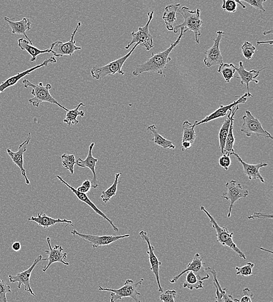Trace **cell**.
Wrapping results in <instances>:
<instances>
[{
  "label": "cell",
  "mask_w": 273,
  "mask_h": 302,
  "mask_svg": "<svg viewBox=\"0 0 273 302\" xmlns=\"http://www.w3.org/2000/svg\"><path fill=\"white\" fill-rule=\"evenodd\" d=\"M179 7L180 4H170L165 8L162 19L165 21L166 28L169 31H173L174 28L178 25L176 15Z\"/></svg>",
  "instance_id": "obj_26"
},
{
  "label": "cell",
  "mask_w": 273,
  "mask_h": 302,
  "mask_svg": "<svg viewBox=\"0 0 273 302\" xmlns=\"http://www.w3.org/2000/svg\"><path fill=\"white\" fill-rule=\"evenodd\" d=\"M200 210L203 211L209 217L210 222L212 225L213 228L216 230L217 242H219L222 245L228 246L229 248L233 250L235 253H237L241 258L246 260V257L244 254L242 253L241 249L235 244L233 241V233H230L228 228H222L218 224L215 218L205 209L204 207H201Z\"/></svg>",
  "instance_id": "obj_6"
},
{
  "label": "cell",
  "mask_w": 273,
  "mask_h": 302,
  "mask_svg": "<svg viewBox=\"0 0 273 302\" xmlns=\"http://www.w3.org/2000/svg\"><path fill=\"white\" fill-rule=\"evenodd\" d=\"M243 121L241 127V132L245 133L247 137H251L255 134L256 136L270 138L273 140L271 134L265 131L260 121L252 114L249 111H245V115L242 117Z\"/></svg>",
  "instance_id": "obj_8"
},
{
  "label": "cell",
  "mask_w": 273,
  "mask_h": 302,
  "mask_svg": "<svg viewBox=\"0 0 273 302\" xmlns=\"http://www.w3.org/2000/svg\"><path fill=\"white\" fill-rule=\"evenodd\" d=\"M237 97L239 98L238 100H234L232 104L229 105V106H220L217 110L212 113L211 115L206 117L203 120L200 121L196 120L194 124H193V127L195 128L196 127H197V125L208 123L212 120L220 118V117L228 115V111L233 110V108L238 106L239 104H245L247 102V98H253L254 96L253 95H249L246 93L242 96H237Z\"/></svg>",
  "instance_id": "obj_12"
},
{
  "label": "cell",
  "mask_w": 273,
  "mask_h": 302,
  "mask_svg": "<svg viewBox=\"0 0 273 302\" xmlns=\"http://www.w3.org/2000/svg\"><path fill=\"white\" fill-rule=\"evenodd\" d=\"M180 30V33L177 39L171 44L169 48L163 52L157 54L152 53V56L149 60L136 66V69L132 72L133 76L138 77V76L145 72H155L162 75L163 70L167 68L168 64L171 61V58L169 57L170 53L180 43V40L184 36V29L182 28Z\"/></svg>",
  "instance_id": "obj_1"
},
{
  "label": "cell",
  "mask_w": 273,
  "mask_h": 302,
  "mask_svg": "<svg viewBox=\"0 0 273 302\" xmlns=\"http://www.w3.org/2000/svg\"><path fill=\"white\" fill-rule=\"evenodd\" d=\"M23 84L26 89L29 87L32 89L31 94L33 95V97L29 100V103L32 104L33 107H39L41 103H49L57 105L66 112L69 111L68 109L62 106L50 94V90L52 89V86L50 83L44 86L43 83L40 82L38 85H36L27 79H24Z\"/></svg>",
  "instance_id": "obj_3"
},
{
  "label": "cell",
  "mask_w": 273,
  "mask_h": 302,
  "mask_svg": "<svg viewBox=\"0 0 273 302\" xmlns=\"http://www.w3.org/2000/svg\"><path fill=\"white\" fill-rule=\"evenodd\" d=\"M12 249L15 251H18L21 249V244L19 242H15L12 245Z\"/></svg>",
  "instance_id": "obj_50"
},
{
  "label": "cell",
  "mask_w": 273,
  "mask_h": 302,
  "mask_svg": "<svg viewBox=\"0 0 273 302\" xmlns=\"http://www.w3.org/2000/svg\"><path fill=\"white\" fill-rule=\"evenodd\" d=\"M138 44H135L133 48L128 54L115 61H113L109 64L103 66H94L90 70L92 78L96 80H100L108 76L114 75L119 73L124 75L125 72L123 70V65L126 61L131 56L135 49L138 47Z\"/></svg>",
  "instance_id": "obj_4"
},
{
  "label": "cell",
  "mask_w": 273,
  "mask_h": 302,
  "mask_svg": "<svg viewBox=\"0 0 273 302\" xmlns=\"http://www.w3.org/2000/svg\"><path fill=\"white\" fill-rule=\"evenodd\" d=\"M255 46L249 41L244 42L241 47L243 56L247 60H251L255 54Z\"/></svg>",
  "instance_id": "obj_38"
},
{
  "label": "cell",
  "mask_w": 273,
  "mask_h": 302,
  "mask_svg": "<svg viewBox=\"0 0 273 302\" xmlns=\"http://www.w3.org/2000/svg\"><path fill=\"white\" fill-rule=\"evenodd\" d=\"M239 110L238 106L234 108V110L232 112V119H231V123L230 125V129L228 133V137H226L225 147L222 155H225V156L230 157L234 155L235 153L234 149V145L235 143V138L233 134V125L234 122V117L235 113Z\"/></svg>",
  "instance_id": "obj_27"
},
{
  "label": "cell",
  "mask_w": 273,
  "mask_h": 302,
  "mask_svg": "<svg viewBox=\"0 0 273 302\" xmlns=\"http://www.w3.org/2000/svg\"><path fill=\"white\" fill-rule=\"evenodd\" d=\"M242 296L239 301L240 302H253L252 299L254 297L253 293H252L250 289L247 288H245L243 289L242 291Z\"/></svg>",
  "instance_id": "obj_45"
},
{
  "label": "cell",
  "mask_w": 273,
  "mask_h": 302,
  "mask_svg": "<svg viewBox=\"0 0 273 302\" xmlns=\"http://www.w3.org/2000/svg\"><path fill=\"white\" fill-rule=\"evenodd\" d=\"M236 2V3L237 4H239V5H241V7L243 8V9H245V8H246V7L244 5H243V4H242V3L241 1H235Z\"/></svg>",
  "instance_id": "obj_53"
},
{
  "label": "cell",
  "mask_w": 273,
  "mask_h": 302,
  "mask_svg": "<svg viewBox=\"0 0 273 302\" xmlns=\"http://www.w3.org/2000/svg\"><path fill=\"white\" fill-rule=\"evenodd\" d=\"M241 2L246 3L249 4L251 6L256 8V9L263 12L266 11L265 9H264V8L263 6V4L264 2H266V0H249V1H246V0H245V1H242Z\"/></svg>",
  "instance_id": "obj_43"
},
{
  "label": "cell",
  "mask_w": 273,
  "mask_h": 302,
  "mask_svg": "<svg viewBox=\"0 0 273 302\" xmlns=\"http://www.w3.org/2000/svg\"><path fill=\"white\" fill-rule=\"evenodd\" d=\"M28 220L29 221L36 222L37 224L44 229L49 228L50 226L58 223H65L74 226L72 221L66 219L62 220L60 218H58V219H53V218L50 217L46 215V214L43 213H38L37 217L32 216L28 218Z\"/></svg>",
  "instance_id": "obj_25"
},
{
  "label": "cell",
  "mask_w": 273,
  "mask_h": 302,
  "mask_svg": "<svg viewBox=\"0 0 273 302\" xmlns=\"http://www.w3.org/2000/svg\"><path fill=\"white\" fill-rule=\"evenodd\" d=\"M81 27V22H79L78 23L77 27L74 29L72 34H71V39L69 41L66 42V43H63L61 41H57L50 45L49 49L54 56L57 57H62L65 56L71 57L75 52L82 49L81 47H78L75 44L76 41L74 39L75 36L76 35L78 29Z\"/></svg>",
  "instance_id": "obj_9"
},
{
  "label": "cell",
  "mask_w": 273,
  "mask_h": 302,
  "mask_svg": "<svg viewBox=\"0 0 273 302\" xmlns=\"http://www.w3.org/2000/svg\"><path fill=\"white\" fill-rule=\"evenodd\" d=\"M225 187L226 191L222 193V198L230 202L228 214V217H230L234 204L242 198H245L248 196L249 192L243 189L240 183H237L234 180L226 183Z\"/></svg>",
  "instance_id": "obj_10"
},
{
  "label": "cell",
  "mask_w": 273,
  "mask_h": 302,
  "mask_svg": "<svg viewBox=\"0 0 273 302\" xmlns=\"http://www.w3.org/2000/svg\"><path fill=\"white\" fill-rule=\"evenodd\" d=\"M91 188V182L90 180L87 179L85 181H83L82 185L78 187L76 190L80 192L83 193V194H86V193L89 192Z\"/></svg>",
  "instance_id": "obj_47"
},
{
  "label": "cell",
  "mask_w": 273,
  "mask_h": 302,
  "mask_svg": "<svg viewBox=\"0 0 273 302\" xmlns=\"http://www.w3.org/2000/svg\"><path fill=\"white\" fill-rule=\"evenodd\" d=\"M204 287L203 281H201L194 272H187L186 282L183 284L184 288H188L190 290L193 289H203Z\"/></svg>",
  "instance_id": "obj_32"
},
{
  "label": "cell",
  "mask_w": 273,
  "mask_h": 302,
  "mask_svg": "<svg viewBox=\"0 0 273 302\" xmlns=\"http://www.w3.org/2000/svg\"><path fill=\"white\" fill-rule=\"evenodd\" d=\"M31 139V133H29L27 140L19 145L17 152H13L10 148L7 149V154L10 157L14 164L17 166L20 169L21 174H22L23 177L25 178V182H26L28 185L30 184V181H29L27 177L26 170H25L24 167V155L27 150V146L29 144V142H30Z\"/></svg>",
  "instance_id": "obj_19"
},
{
  "label": "cell",
  "mask_w": 273,
  "mask_h": 302,
  "mask_svg": "<svg viewBox=\"0 0 273 302\" xmlns=\"http://www.w3.org/2000/svg\"><path fill=\"white\" fill-rule=\"evenodd\" d=\"M222 10L228 12H235L237 9V3L235 0H223Z\"/></svg>",
  "instance_id": "obj_41"
},
{
  "label": "cell",
  "mask_w": 273,
  "mask_h": 302,
  "mask_svg": "<svg viewBox=\"0 0 273 302\" xmlns=\"http://www.w3.org/2000/svg\"><path fill=\"white\" fill-rule=\"evenodd\" d=\"M218 163L220 166L222 167L225 170H228L229 167L232 165V161L229 157L225 156V155H222L218 160Z\"/></svg>",
  "instance_id": "obj_44"
},
{
  "label": "cell",
  "mask_w": 273,
  "mask_h": 302,
  "mask_svg": "<svg viewBox=\"0 0 273 302\" xmlns=\"http://www.w3.org/2000/svg\"><path fill=\"white\" fill-rule=\"evenodd\" d=\"M178 12L183 16L184 22L176 25L173 32L177 33L182 28L184 29V33L190 31L194 33L196 43L199 44V37L201 35V29L203 23V20L200 18V10L198 8L195 11H191L190 8L183 7Z\"/></svg>",
  "instance_id": "obj_2"
},
{
  "label": "cell",
  "mask_w": 273,
  "mask_h": 302,
  "mask_svg": "<svg viewBox=\"0 0 273 302\" xmlns=\"http://www.w3.org/2000/svg\"><path fill=\"white\" fill-rule=\"evenodd\" d=\"M235 71L237 72L239 74V77H234L237 79H241V85H246L247 88V93L249 95H252L249 92V83L251 82H254L256 84H258L259 81L256 79L257 78L260 74L264 68H262L259 70H252L247 71L244 66L243 65L242 62H239V67H236L234 65Z\"/></svg>",
  "instance_id": "obj_21"
},
{
  "label": "cell",
  "mask_w": 273,
  "mask_h": 302,
  "mask_svg": "<svg viewBox=\"0 0 273 302\" xmlns=\"http://www.w3.org/2000/svg\"><path fill=\"white\" fill-rule=\"evenodd\" d=\"M12 29V33L15 35H24L27 38L31 44L33 45L32 41L29 39L27 35V32L31 29L32 23L27 18H24L19 21H14L13 19L8 17L4 18Z\"/></svg>",
  "instance_id": "obj_24"
},
{
  "label": "cell",
  "mask_w": 273,
  "mask_h": 302,
  "mask_svg": "<svg viewBox=\"0 0 273 302\" xmlns=\"http://www.w3.org/2000/svg\"><path fill=\"white\" fill-rule=\"evenodd\" d=\"M224 32L217 31V36L214 39V43L212 47L205 52L206 56L203 60L206 66L210 68L212 66L220 65L223 64V58L220 49V43Z\"/></svg>",
  "instance_id": "obj_13"
},
{
  "label": "cell",
  "mask_w": 273,
  "mask_h": 302,
  "mask_svg": "<svg viewBox=\"0 0 273 302\" xmlns=\"http://www.w3.org/2000/svg\"><path fill=\"white\" fill-rule=\"evenodd\" d=\"M147 130L153 134L152 141L155 144L161 146L164 149H174L175 148L173 142L164 138L158 133L156 125L154 124L149 125Z\"/></svg>",
  "instance_id": "obj_29"
},
{
  "label": "cell",
  "mask_w": 273,
  "mask_h": 302,
  "mask_svg": "<svg viewBox=\"0 0 273 302\" xmlns=\"http://www.w3.org/2000/svg\"><path fill=\"white\" fill-rule=\"evenodd\" d=\"M46 241L48 242L49 247V250H45V253L48 255L47 261H49L48 265L45 266L42 270L46 272L48 268L54 263H61L64 265L69 266L70 263L66 261L67 258V254L63 253V248L61 245H55L53 247L51 245V240L49 237L46 238Z\"/></svg>",
  "instance_id": "obj_18"
},
{
  "label": "cell",
  "mask_w": 273,
  "mask_h": 302,
  "mask_svg": "<svg viewBox=\"0 0 273 302\" xmlns=\"http://www.w3.org/2000/svg\"><path fill=\"white\" fill-rule=\"evenodd\" d=\"M263 35H267L269 34H272V29H270L269 31H265L263 33Z\"/></svg>",
  "instance_id": "obj_52"
},
{
  "label": "cell",
  "mask_w": 273,
  "mask_h": 302,
  "mask_svg": "<svg viewBox=\"0 0 273 302\" xmlns=\"http://www.w3.org/2000/svg\"><path fill=\"white\" fill-rule=\"evenodd\" d=\"M81 107H85V105L83 103H79L77 106H74L73 110H69L66 112L65 118L64 119V123H66L70 127L71 125H77L79 123V121L77 119L78 116L82 117L85 116V113L83 111H79V109Z\"/></svg>",
  "instance_id": "obj_30"
},
{
  "label": "cell",
  "mask_w": 273,
  "mask_h": 302,
  "mask_svg": "<svg viewBox=\"0 0 273 302\" xmlns=\"http://www.w3.org/2000/svg\"><path fill=\"white\" fill-rule=\"evenodd\" d=\"M56 178L59 180H60L62 183L64 184L65 186L69 188L71 191H72L74 194L76 195L78 199L87 204L88 206L90 207L92 209H93L94 211L98 214V215L101 217H102L105 220H106L108 222V223H110V224L112 226L113 230H114L115 232H119V228H118L117 226H116L114 223H113V221L109 219V218L106 215H105V214L102 211H101L97 207H96L93 203L92 202L91 200L88 198V196L86 194H83V193L80 192L78 191L76 189H75L73 187L71 186L70 184L67 183L65 180L63 179L62 177H61L60 175H56Z\"/></svg>",
  "instance_id": "obj_20"
},
{
  "label": "cell",
  "mask_w": 273,
  "mask_h": 302,
  "mask_svg": "<svg viewBox=\"0 0 273 302\" xmlns=\"http://www.w3.org/2000/svg\"><path fill=\"white\" fill-rule=\"evenodd\" d=\"M121 175V173H117L115 174V182L110 187L102 192L100 198L102 199L103 202L106 204L110 200L113 196L116 195L117 191L118 184H119V179Z\"/></svg>",
  "instance_id": "obj_34"
},
{
  "label": "cell",
  "mask_w": 273,
  "mask_h": 302,
  "mask_svg": "<svg viewBox=\"0 0 273 302\" xmlns=\"http://www.w3.org/2000/svg\"><path fill=\"white\" fill-rule=\"evenodd\" d=\"M176 292L175 290H167L165 293H162L160 299L163 302H175Z\"/></svg>",
  "instance_id": "obj_42"
},
{
  "label": "cell",
  "mask_w": 273,
  "mask_h": 302,
  "mask_svg": "<svg viewBox=\"0 0 273 302\" xmlns=\"http://www.w3.org/2000/svg\"><path fill=\"white\" fill-rule=\"evenodd\" d=\"M140 236L142 240H144L147 243V244H148V249L147 251V254L149 256V262L151 266L150 270L153 272L155 278H156L158 292L163 293V289L161 285V280H160L159 275L160 266L162 265V262L159 261V260L154 254V247L151 244L148 233L144 232V231H141L140 233Z\"/></svg>",
  "instance_id": "obj_16"
},
{
  "label": "cell",
  "mask_w": 273,
  "mask_h": 302,
  "mask_svg": "<svg viewBox=\"0 0 273 302\" xmlns=\"http://www.w3.org/2000/svg\"><path fill=\"white\" fill-rule=\"evenodd\" d=\"M56 63H57L56 58L52 57L47 59V60H46L43 63H41V64L39 65L33 67V68L25 70L22 72L18 73L13 76V77L7 79L6 81H4L1 84V85H0V94L2 93L3 92L5 91L8 88L15 86L21 79L31 73L33 71L41 68L43 66H48L49 64H56Z\"/></svg>",
  "instance_id": "obj_17"
},
{
  "label": "cell",
  "mask_w": 273,
  "mask_h": 302,
  "mask_svg": "<svg viewBox=\"0 0 273 302\" xmlns=\"http://www.w3.org/2000/svg\"><path fill=\"white\" fill-rule=\"evenodd\" d=\"M149 19L148 22L143 27H139L137 32H132L131 35L132 39L125 47L128 49L133 44H138L144 46L147 51H150L154 47L153 36L149 31V25L153 18L154 12H150L148 14Z\"/></svg>",
  "instance_id": "obj_7"
},
{
  "label": "cell",
  "mask_w": 273,
  "mask_h": 302,
  "mask_svg": "<svg viewBox=\"0 0 273 302\" xmlns=\"http://www.w3.org/2000/svg\"><path fill=\"white\" fill-rule=\"evenodd\" d=\"M258 45L261 44H265V43H270V45L272 44V41H257L256 42Z\"/></svg>",
  "instance_id": "obj_51"
},
{
  "label": "cell",
  "mask_w": 273,
  "mask_h": 302,
  "mask_svg": "<svg viewBox=\"0 0 273 302\" xmlns=\"http://www.w3.org/2000/svg\"><path fill=\"white\" fill-rule=\"evenodd\" d=\"M255 266V264L253 263H247L245 265L242 267H236V274L241 275L243 276H249L253 274V269Z\"/></svg>",
  "instance_id": "obj_39"
},
{
  "label": "cell",
  "mask_w": 273,
  "mask_h": 302,
  "mask_svg": "<svg viewBox=\"0 0 273 302\" xmlns=\"http://www.w3.org/2000/svg\"><path fill=\"white\" fill-rule=\"evenodd\" d=\"M71 234L89 241L94 249L98 248L100 246L110 245L112 243L120 240L121 239L130 237V234H125L123 236H94V235L79 233L76 230H73L71 232Z\"/></svg>",
  "instance_id": "obj_14"
},
{
  "label": "cell",
  "mask_w": 273,
  "mask_h": 302,
  "mask_svg": "<svg viewBox=\"0 0 273 302\" xmlns=\"http://www.w3.org/2000/svg\"><path fill=\"white\" fill-rule=\"evenodd\" d=\"M10 285L4 281L0 280V302H8L7 293L11 292Z\"/></svg>",
  "instance_id": "obj_40"
},
{
  "label": "cell",
  "mask_w": 273,
  "mask_h": 302,
  "mask_svg": "<svg viewBox=\"0 0 273 302\" xmlns=\"http://www.w3.org/2000/svg\"><path fill=\"white\" fill-rule=\"evenodd\" d=\"M217 72L222 74L225 82L229 83L233 78L236 71L234 68V65L233 64H222L220 65Z\"/></svg>",
  "instance_id": "obj_36"
},
{
  "label": "cell",
  "mask_w": 273,
  "mask_h": 302,
  "mask_svg": "<svg viewBox=\"0 0 273 302\" xmlns=\"http://www.w3.org/2000/svg\"><path fill=\"white\" fill-rule=\"evenodd\" d=\"M233 110H231L226 117V118L222 123L221 129L220 130L219 136V148L221 151V153L222 155L223 154L224 149L225 147V144L226 137H228L230 125L231 123V119H232Z\"/></svg>",
  "instance_id": "obj_31"
},
{
  "label": "cell",
  "mask_w": 273,
  "mask_h": 302,
  "mask_svg": "<svg viewBox=\"0 0 273 302\" xmlns=\"http://www.w3.org/2000/svg\"><path fill=\"white\" fill-rule=\"evenodd\" d=\"M144 281V279H141L140 282L135 283L133 280L128 279L126 280L123 286L120 288L115 289L99 286V289L100 291L111 292L110 302H116V301L121 300L124 297H131L135 302H141L137 297L141 295V293L138 292V289L141 287Z\"/></svg>",
  "instance_id": "obj_5"
},
{
  "label": "cell",
  "mask_w": 273,
  "mask_h": 302,
  "mask_svg": "<svg viewBox=\"0 0 273 302\" xmlns=\"http://www.w3.org/2000/svg\"><path fill=\"white\" fill-rule=\"evenodd\" d=\"M62 165L69 170L71 174L74 173V166L76 165V158L74 155L64 154L61 156Z\"/></svg>",
  "instance_id": "obj_37"
},
{
  "label": "cell",
  "mask_w": 273,
  "mask_h": 302,
  "mask_svg": "<svg viewBox=\"0 0 273 302\" xmlns=\"http://www.w3.org/2000/svg\"><path fill=\"white\" fill-rule=\"evenodd\" d=\"M247 219H272V215H271V214L264 213L262 212H255L253 214V215L247 217Z\"/></svg>",
  "instance_id": "obj_46"
},
{
  "label": "cell",
  "mask_w": 273,
  "mask_h": 302,
  "mask_svg": "<svg viewBox=\"0 0 273 302\" xmlns=\"http://www.w3.org/2000/svg\"><path fill=\"white\" fill-rule=\"evenodd\" d=\"M207 271L212 274L213 283L216 284L218 289H220L224 302H240L239 299L234 298L232 295H228L226 292V288H222L217 280V273L215 268L208 267L207 268Z\"/></svg>",
  "instance_id": "obj_35"
},
{
  "label": "cell",
  "mask_w": 273,
  "mask_h": 302,
  "mask_svg": "<svg viewBox=\"0 0 273 302\" xmlns=\"http://www.w3.org/2000/svg\"><path fill=\"white\" fill-rule=\"evenodd\" d=\"M235 157L237 158V160L243 166V171L244 173L248 178L249 180H259V181L262 183H264V180L262 175L260 173V169L263 167L268 166V165L266 163H259L257 165L248 164L242 161V159L237 153H234Z\"/></svg>",
  "instance_id": "obj_23"
},
{
  "label": "cell",
  "mask_w": 273,
  "mask_h": 302,
  "mask_svg": "<svg viewBox=\"0 0 273 302\" xmlns=\"http://www.w3.org/2000/svg\"><path fill=\"white\" fill-rule=\"evenodd\" d=\"M18 47L21 49L26 51L30 54L31 56L30 61L32 62H35L36 60L37 57L40 55V54L51 53L50 49L40 50L31 44L28 40L22 39V38L18 39Z\"/></svg>",
  "instance_id": "obj_28"
},
{
  "label": "cell",
  "mask_w": 273,
  "mask_h": 302,
  "mask_svg": "<svg viewBox=\"0 0 273 302\" xmlns=\"http://www.w3.org/2000/svg\"><path fill=\"white\" fill-rule=\"evenodd\" d=\"M47 261V258L43 259L41 255H39L33 262L32 265L28 268V270L24 271L19 273L16 274V275H12L11 274L8 276L10 282L11 283H18L17 287L20 289L21 286L24 285L25 291L30 293L33 296L36 297L35 293L33 292L31 287L30 279L32 272L34 269V268L41 261Z\"/></svg>",
  "instance_id": "obj_11"
},
{
  "label": "cell",
  "mask_w": 273,
  "mask_h": 302,
  "mask_svg": "<svg viewBox=\"0 0 273 302\" xmlns=\"http://www.w3.org/2000/svg\"><path fill=\"white\" fill-rule=\"evenodd\" d=\"M192 146V145L190 143V142L184 141L182 142V150H187L189 149H190Z\"/></svg>",
  "instance_id": "obj_49"
},
{
  "label": "cell",
  "mask_w": 273,
  "mask_h": 302,
  "mask_svg": "<svg viewBox=\"0 0 273 302\" xmlns=\"http://www.w3.org/2000/svg\"><path fill=\"white\" fill-rule=\"evenodd\" d=\"M189 271L194 272L201 280H208L210 278V275L207 271V268L204 267L203 263V259L201 258L200 254H196L193 258L192 261L188 264L186 270L180 272V273L170 281L171 284H174L178 282L180 276L187 273Z\"/></svg>",
  "instance_id": "obj_15"
},
{
  "label": "cell",
  "mask_w": 273,
  "mask_h": 302,
  "mask_svg": "<svg viewBox=\"0 0 273 302\" xmlns=\"http://www.w3.org/2000/svg\"><path fill=\"white\" fill-rule=\"evenodd\" d=\"M214 285L216 288V300L215 302H224L223 299H222V296L221 293L220 291V289H218L216 284L214 283Z\"/></svg>",
  "instance_id": "obj_48"
},
{
  "label": "cell",
  "mask_w": 273,
  "mask_h": 302,
  "mask_svg": "<svg viewBox=\"0 0 273 302\" xmlns=\"http://www.w3.org/2000/svg\"><path fill=\"white\" fill-rule=\"evenodd\" d=\"M95 145V143L92 142L89 145V152H88V155L85 160H82L81 158H78L76 160V164L79 167H87V168H89L92 171L94 175L93 179H92L91 182L92 188L95 189L98 187L99 184L97 175H96L95 171L96 163L98 162V159L94 158L93 155H92V149H93Z\"/></svg>",
  "instance_id": "obj_22"
},
{
  "label": "cell",
  "mask_w": 273,
  "mask_h": 302,
  "mask_svg": "<svg viewBox=\"0 0 273 302\" xmlns=\"http://www.w3.org/2000/svg\"><path fill=\"white\" fill-rule=\"evenodd\" d=\"M183 136L182 142L187 141L190 142L193 145L194 144L197 134L195 132V127H193V124L186 120L183 124Z\"/></svg>",
  "instance_id": "obj_33"
}]
</instances>
